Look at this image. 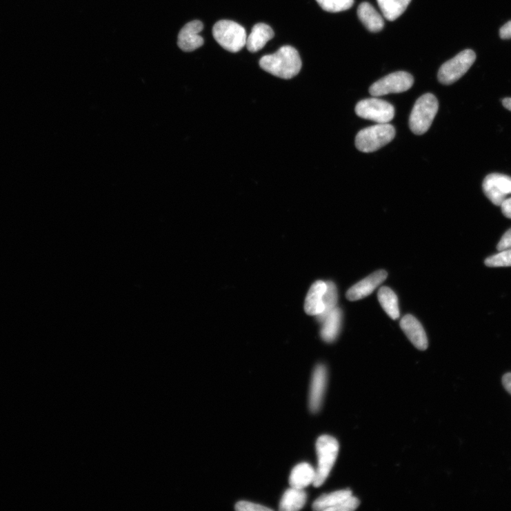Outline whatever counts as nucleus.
<instances>
[{"label": "nucleus", "instance_id": "1", "mask_svg": "<svg viewBox=\"0 0 511 511\" xmlns=\"http://www.w3.org/2000/svg\"><path fill=\"white\" fill-rule=\"evenodd\" d=\"M259 65L263 70L274 77L290 79L299 74L302 61L295 48L284 46L275 54L263 57Z\"/></svg>", "mask_w": 511, "mask_h": 511}, {"label": "nucleus", "instance_id": "2", "mask_svg": "<svg viewBox=\"0 0 511 511\" xmlns=\"http://www.w3.org/2000/svg\"><path fill=\"white\" fill-rule=\"evenodd\" d=\"M439 109V103L431 93L423 94L413 107L409 119L411 131L417 135L426 133Z\"/></svg>", "mask_w": 511, "mask_h": 511}, {"label": "nucleus", "instance_id": "3", "mask_svg": "<svg viewBox=\"0 0 511 511\" xmlns=\"http://www.w3.org/2000/svg\"><path fill=\"white\" fill-rule=\"evenodd\" d=\"M396 136V130L392 125L378 124L361 130L357 135V149L364 153L376 152L390 143Z\"/></svg>", "mask_w": 511, "mask_h": 511}, {"label": "nucleus", "instance_id": "4", "mask_svg": "<svg viewBox=\"0 0 511 511\" xmlns=\"http://www.w3.org/2000/svg\"><path fill=\"white\" fill-rule=\"evenodd\" d=\"M216 41L226 50L237 53L247 43V32L244 28L230 20L217 21L212 29Z\"/></svg>", "mask_w": 511, "mask_h": 511}, {"label": "nucleus", "instance_id": "5", "mask_svg": "<svg viewBox=\"0 0 511 511\" xmlns=\"http://www.w3.org/2000/svg\"><path fill=\"white\" fill-rule=\"evenodd\" d=\"M339 443L330 435L321 436L316 443L318 454V468L313 485L315 488L322 485L328 477L339 453Z\"/></svg>", "mask_w": 511, "mask_h": 511}, {"label": "nucleus", "instance_id": "6", "mask_svg": "<svg viewBox=\"0 0 511 511\" xmlns=\"http://www.w3.org/2000/svg\"><path fill=\"white\" fill-rule=\"evenodd\" d=\"M476 61V54L470 50L460 52L445 63L438 71V80L451 85L463 77Z\"/></svg>", "mask_w": 511, "mask_h": 511}, {"label": "nucleus", "instance_id": "7", "mask_svg": "<svg viewBox=\"0 0 511 511\" xmlns=\"http://www.w3.org/2000/svg\"><path fill=\"white\" fill-rule=\"evenodd\" d=\"M357 116L361 118L376 121L378 124H386L391 121L395 115L392 105L377 99L363 100L355 108Z\"/></svg>", "mask_w": 511, "mask_h": 511}, {"label": "nucleus", "instance_id": "8", "mask_svg": "<svg viewBox=\"0 0 511 511\" xmlns=\"http://www.w3.org/2000/svg\"><path fill=\"white\" fill-rule=\"evenodd\" d=\"M414 83V79L405 71H397L389 74L370 88L372 96L379 97L391 93H401L408 90Z\"/></svg>", "mask_w": 511, "mask_h": 511}, {"label": "nucleus", "instance_id": "9", "mask_svg": "<svg viewBox=\"0 0 511 511\" xmlns=\"http://www.w3.org/2000/svg\"><path fill=\"white\" fill-rule=\"evenodd\" d=\"M485 197L493 204L500 206L509 194H511V177L501 174H492L483 182Z\"/></svg>", "mask_w": 511, "mask_h": 511}, {"label": "nucleus", "instance_id": "10", "mask_svg": "<svg viewBox=\"0 0 511 511\" xmlns=\"http://www.w3.org/2000/svg\"><path fill=\"white\" fill-rule=\"evenodd\" d=\"M203 28V23L199 20L186 23L178 37V46L181 50L186 52H190L201 47L204 43V39L200 33Z\"/></svg>", "mask_w": 511, "mask_h": 511}, {"label": "nucleus", "instance_id": "11", "mask_svg": "<svg viewBox=\"0 0 511 511\" xmlns=\"http://www.w3.org/2000/svg\"><path fill=\"white\" fill-rule=\"evenodd\" d=\"M387 277L388 274L384 270L373 273L350 288L347 292V299L350 301H356L370 296Z\"/></svg>", "mask_w": 511, "mask_h": 511}, {"label": "nucleus", "instance_id": "12", "mask_svg": "<svg viewBox=\"0 0 511 511\" xmlns=\"http://www.w3.org/2000/svg\"><path fill=\"white\" fill-rule=\"evenodd\" d=\"M327 385V370L323 364L314 370L310 390L309 405L312 412H317L322 405Z\"/></svg>", "mask_w": 511, "mask_h": 511}, {"label": "nucleus", "instance_id": "13", "mask_svg": "<svg viewBox=\"0 0 511 511\" xmlns=\"http://www.w3.org/2000/svg\"><path fill=\"white\" fill-rule=\"evenodd\" d=\"M400 326L410 342L417 349L424 351L428 347L426 333L421 323L411 314H406L401 319Z\"/></svg>", "mask_w": 511, "mask_h": 511}, {"label": "nucleus", "instance_id": "14", "mask_svg": "<svg viewBox=\"0 0 511 511\" xmlns=\"http://www.w3.org/2000/svg\"><path fill=\"white\" fill-rule=\"evenodd\" d=\"M326 289L327 284L323 281H316L311 285L304 305L308 314L318 316L323 312V297Z\"/></svg>", "mask_w": 511, "mask_h": 511}, {"label": "nucleus", "instance_id": "15", "mask_svg": "<svg viewBox=\"0 0 511 511\" xmlns=\"http://www.w3.org/2000/svg\"><path fill=\"white\" fill-rule=\"evenodd\" d=\"M274 37L272 28L263 23L256 24L247 39L248 50L252 53L262 50L265 45Z\"/></svg>", "mask_w": 511, "mask_h": 511}, {"label": "nucleus", "instance_id": "16", "mask_svg": "<svg viewBox=\"0 0 511 511\" xmlns=\"http://www.w3.org/2000/svg\"><path fill=\"white\" fill-rule=\"evenodd\" d=\"M357 15L363 26L372 32H379L384 27L380 14L369 3H362L358 8Z\"/></svg>", "mask_w": 511, "mask_h": 511}, {"label": "nucleus", "instance_id": "17", "mask_svg": "<svg viewBox=\"0 0 511 511\" xmlns=\"http://www.w3.org/2000/svg\"><path fill=\"white\" fill-rule=\"evenodd\" d=\"M352 496L349 490H340L323 494L313 503L312 508L319 511H337V508Z\"/></svg>", "mask_w": 511, "mask_h": 511}, {"label": "nucleus", "instance_id": "18", "mask_svg": "<svg viewBox=\"0 0 511 511\" xmlns=\"http://www.w3.org/2000/svg\"><path fill=\"white\" fill-rule=\"evenodd\" d=\"M316 477V470L309 464L301 463L292 470L289 478L291 488L302 489L313 483Z\"/></svg>", "mask_w": 511, "mask_h": 511}, {"label": "nucleus", "instance_id": "19", "mask_svg": "<svg viewBox=\"0 0 511 511\" xmlns=\"http://www.w3.org/2000/svg\"><path fill=\"white\" fill-rule=\"evenodd\" d=\"M342 321V310L335 308L323 323L321 335L325 342L328 343L334 342L339 334Z\"/></svg>", "mask_w": 511, "mask_h": 511}, {"label": "nucleus", "instance_id": "20", "mask_svg": "<svg viewBox=\"0 0 511 511\" xmlns=\"http://www.w3.org/2000/svg\"><path fill=\"white\" fill-rule=\"evenodd\" d=\"M306 500L307 494L303 490L290 486L283 494L279 508L283 511H297L304 507Z\"/></svg>", "mask_w": 511, "mask_h": 511}, {"label": "nucleus", "instance_id": "21", "mask_svg": "<svg viewBox=\"0 0 511 511\" xmlns=\"http://www.w3.org/2000/svg\"><path fill=\"white\" fill-rule=\"evenodd\" d=\"M378 299L389 317L393 320L399 319L400 311L398 298L391 288L386 286L381 287L379 290Z\"/></svg>", "mask_w": 511, "mask_h": 511}, {"label": "nucleus", "instance_id": "22", "mask_svg": "<svg viewBox=\"0 0 511 511\" xmlns=\"http://www.w3.org/2000/svg\"><path fill=\"white\" fill-rule=\"evenodd\" d=\"M411 0H377L384 17L388 21H395L406 10Z\"/></svg>", "mask_w": 511, "mask_h": 511}, {"label": "nucleus", "instance_id": "23", "mask_svg": "<svg viewBox=\"0 0 511 511\" xmlns=\"http://www.w3.org/2000/svg\"><path fill=\"white\" fill-rule=\"evenodd\" d=\"M326 284L327 289L323 297L325 308L321 314L316 316V319L321 323H323L328 314L337 308L338 300L337 290L335 284L332 281H328Z\"/></svg>", "mask_w": 511, "mask_h": 511}, {"label": "nucleus", "instance_id": "24", "mask_svg": "<svg viewBox=\"0 0 511 511\" xmlns=\"http://www.w3.org/2000/svg\"><path fill=\"white\" fill-rule=\"evenodd\" d=\"M321 8L328 12H339L350 9L354 0H316Z\"/></svg>", "mask_w": 511, "mask_h": 511}, {"label": "nucleus", "instance_id": "25", "mask_svg": "<svg viewBox=\"0 0 511 511\" xmlns=\"http://www.w3.org/2000/svg\"><path fill=\"white\" fill-rule=\"evenodd\" d=\"M485 265L489 267L511 266V249L503 250L485 260Z\"/></svg>", "mask_w": 511, "mask_h": 511}, {"label": "nucleus", "instance_id": "26", "mask_svg": "<svg viewBox=\"0 0 511 511\" xmlns=\"http://www.w3.org/2000/svg\"><path fill=\"white\" fill-rule=\"evenodd\" d=\"M235 509L239 511H271L272 508H267L260 504L249 502L239 501L235 505Z\"/></svg>", "mask_w": 511, "mask_h": 511}, {"label": "nucleus", "instance_id": "27", "mask_svg": "<svg viewBox=\"0 0 511 511\" xmlns=\"http://www.w3.org/2000/svg\"><path fill=\"white\" fill-rule=\"evenodd\" d=\"M509 249H511V229L503 234L497 246L498 250L503 251Z\"/></svg>", "mask_w": 511, "mask_h": 511}, {"label": "nucleus", "instance_id": "28", "mask_svg": "<svg viewBox=\"0 0 511 511\" xmlns=\"http://www.w3.org/2000/svg\"><path fill=\"white\" fill-rule=\"evenodd\" d=\"M500 206L503 215L511 219V198H507L503 201Z\"/></svg>", "mask_w": 511, "mask_h": 511}, {"label": "nucleus", "instance_id": "29", "mask_svg": "<svg viewBox=\"0 0 511 511\" xmlns=\"http://www.w3.org/2000/svg\"><path fill=\"white\" fill-rule=\"evenodd\" d=\"M500 37L503 39H511V21L507 22L500 30Z\"/></svg>", "mask_w": 511, "mask_h": 511}, {"label": "nucleus", "instance_id": "30", "mask_svg": "<svg viewBox=\"0 0 511 511\" xmlns=\"http://www.w3.org/2000/svg\"><path fill=\"white\" fill-rule=\"evenodd\" d=\"M502 382L506 391L511 394V373L505 374L503 377Z\"/></svg>", "mask_w": 511, "mask_h": 511}, {"label": "nucleus", "instance_id": "31", "mask_svg": "<svg viewBox=\"0 0 511 511\" xmlns=\"http://www.w3.org/2000/svg\"><path fill=\"white\" fill-rule=\"evenodd\" d=\"M503 106L507 110L511 111V97H507L503 100Z\"/></svg>", "mask_w": 511, "mask_h": 511}]
</instances>
